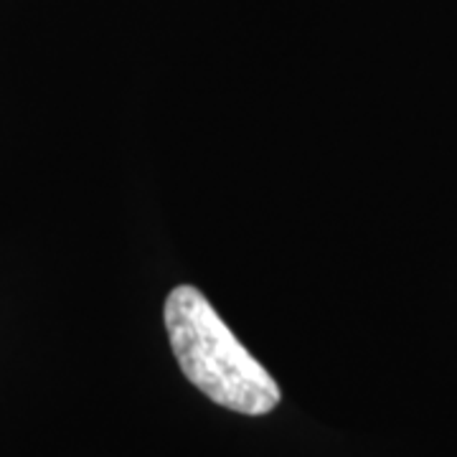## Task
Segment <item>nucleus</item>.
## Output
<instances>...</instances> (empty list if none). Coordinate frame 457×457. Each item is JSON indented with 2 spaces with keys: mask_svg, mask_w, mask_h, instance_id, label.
I'll use <instances>...</instances> for the list:
<instances>
[{
  "mask_svg": "<svg viewBox=\"0 0 457 457\" xmlns=\"http://www.w3.org/2000/svg\"><path fill=\"white\" fill-rule=\"evenodd\" d=\"M163 318L180 371L212 402L249 417L278 407V381L237 341L201 290L176 287L165 300Z\"/></svg>",
  "mask_w": 457,
  "mask_h": 457,
  "instance_id": "obj_1",
  "label": "nucleus"
}]
</instances>
